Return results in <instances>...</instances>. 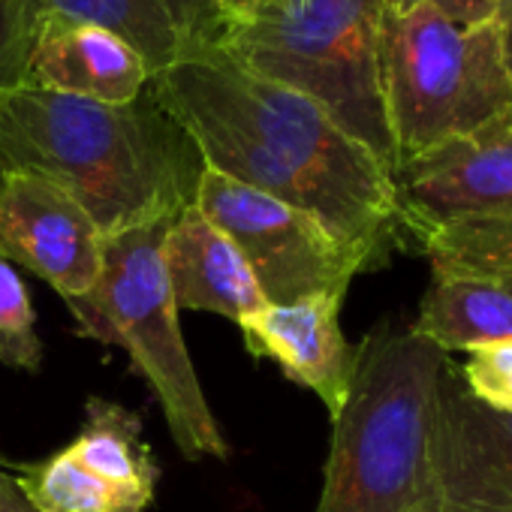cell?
<instances>
[{
  "label": "cell",
  "mask_w": 512,
  "mask_h": 512,
  "mask_svg": "<svg viewBox=\"0 0 512 512\" xmlns=\"http://www.w3.org/2000/svg\"><path fill=\"white\" fill-rule=\"evenodd\" d=\"M148 91L208 169L311 214L362 256L365 272L407 247L392 169L317 100L214 52L154 73Z\"/></svg>",
  "instance_id": "6da1fadb"
},
{
  "label": "cell",
  "mask_w": 512,
  "mask_h": 512,
  "mask_svg": "<svg viewBox=\"0 0 512 512\" xmlns=\"http://www.w3.org/2000/svg\"><path fill=\"white\" fill-rule=\"evenodd\" d=\"M202 169L193 139L151 91L109 106L22 85L0 100V175L49 178L106 238L175 220L193 205Z\"/></svg>",
  "instance_id": "7a4b0ae2"
},
{
  "label": "cell",
  "mask_w": 512,
  "mask_h": 512,
  "mask_svg": "<svg viewBox=\"0 0 512 512\" xmlns=\"http://www.w3.org/2000/svg\"><path fill=\"white\" fill-rule=\"evenodd\" d=\"M446 359L392 320L365 335L347 404L332 419L314 512H440L437 395Z\"/></svg>",
  "instance_id": "3957f363"
},
{
  "label": "cell",
  "mask_w": 512,
  "mask_h": 512,
  "mask_svg": "<svg viewBox=\"0 0 512 512\" xmlns=\"http://www.w3.org/2000/svg\"><path fill=\"white\" fill-rule=\"evenodd\" d=\"M383 0H269L244 25H211L208 52L317 100L389 169L377 43Z\"/></svg>",
  "instance_id": "277c9868"
},
{
  "label": "cell",
  "mask_w": 512,
  "mask_h": 512,
  "mask_svg": "<svg viewBox=\"0 0 512 512\" xmlns=\"http://www.w3.org/2000/svg\"><path fill=\"white\" fill-rule=\"evenodd\" d=\"M377 70L395 166L512 115L494 22L461 25L431 7L383 10Z\"/></svg>",
  "instance_id": "5b68a950"
},
{
  "label": "cell",
  "mask_w": 512,
  "mask_h": 512,
  "mask_svg": "<svg viewBox=\"0 0 512 512\" xmlns=\"http://www.w3.org/2000/svg\"><path fill=\"white\" fill-rule=\"evenodd\" d=\"M172 220L127 229L106 238L97 284L70 299L82 338L127 350L145 377L178 449L196 458H229L226 437L205 401L202 383L184 347L178 305L163 269V238Z\"/></svg>",
  "instance_id": "8992f818"
},
{
  "label": "cell",
  "mask_w": 512,
  "mask_h": 512,
  "mask_svg": "<svg viewBox=\"0 0 512 512\" xmlns=\"http://www.w3.org/2000/svg\"><path fill=\"white\" fill-rule=\"evenodd\" d=\"M398 211L425 260H512V115L401 160Z\"/></svg>",
  "instance_id": "52a82bcc"
},
{
  "label": "cell",
  "mask_w": 512,
  "mask_h": 512,
  "mask_svg": "<svg viewBox=\"0 0 512 512\" xmlns=\"http://www.w3.org/2000/svg\"><path fill=\"white\" fill-rule=\"evenodd\" d=\"M193 205L235 244L266 305L347 293L353 278L365 272L362 256L320 220L208 166Z\"/></svg>",
  "instance_id": "ba28073f"
},
{
  "label": "cell",
  "mask_w": 512,
  "mask_h": 512,
  "mask_svg": "<svg viewBox=\"0 0 512 512\" xmlns=\"http://www.w3.org/2000/svg\"><path fill=\"white\" fill-rule=\"evenodd\" d=\"M106 235L58 184L31 172L0 175V256L43 278L64 302L85 296L103 272Z\"/></svg>",
  "instance_id": "9c48e42d"
},
{
  "label": "cell",
  "mask_w": 512,
  "mask_h": 512,
  "mask_svg": "<svg viewBox=\"0 0 512 512\" xmlns=\"http://www.w3.org/2000/svg\"><path fill=\"white\" fill-rule=\"evenodd\" d=\"M440 512H512V413L479 404L446 359L437 395Z\"/></svg>",
  "instance_id": "30bf717a"
},
{
  "label": "cell",
  "mask_w": 512,
  "mask_h": 512,
  "mask_svg": "<svg viewBox=\"0 0 512 512\" xmlns=\"http://www.w3.org/2000/svg\"><path fill=\"white\" fill-rule=\"evenodd\" d=\"M347 293H323L293 305H263L241 320L244 347L256 359H272L302 389L314 392L335 419L356 377L359 344L341 329Z\"/></svg>",
  "instance_id": "8fae6325"
},
{
  "label": "cell",
  "mask_w": 512,
  "mask_h": 512,
  "mask_svg": "<svg viewBox=\"0 0 512 512\" xmlns=\"http://www.w3.org/2000/svg\"><path fill=\"white\" fill-rule=\"evenodd\" d=\"M148 82L151 67L115 31L55 13L40 16L28 85L124 106L139 100L148 91Z\"/></svg>",
  "instance_id": "7c38bea8"
},
{
  "label": "cell",
  "mask_w": 512,
  "mask_h": 512,
  "mask_svg": "<svg viewBox=\"0 0 512 512\" xmlns=\"http://www.w3.org/2000/svg\"><path fill=\"white\" fill-rule=\"evenodd\" d=\"M431 281L410 323L446 356L512 341V260H428Z\"/></svg>",
  "instance_id": "4fadbf2b"
},
{
  "label": "cell",
  "mask_w": 512,
  "mask_h": 512,
  "mask_svg": "<svg viewBox=\"0 0 512 512\" xmlns=\"http://www.w3.org/2000/svg\"><path fill=\"white\" fill-rule=\"evenodd\" d=\"M163 269L178 311H208L241 323L266 305L235 244L196 205L169 223Z\"/></svg>",
  "instance_id": "5bb4252c"
},
{
  "label": "cell",
  "mask_w": 512,
  "mask_h": 512,
  "mask_svg": "<svg viewBox=\"0 0 512 512\" xmlns=\"http://www.w3.org/2000/svg\"><path fill=\"white\" fill-rule=\"evenodd\" d=\"M43 13L91 22L124 37L151 76L208 52L211 22L196 0H37Z\"/></svg>",
  "instance_id": "9a60e30c"
},
{
  "label": "cell",
  "mask_w": 512,
  "mask_h": 512,
  "mask_svg": "<svg viewBox=\"0 0 512 512\" xmlns=\"http://www.w3.org/2000/svg\"><path fill=\"white\" fill-rule=\"evenodd\" d=\"M64 452L103 482L148 509L157 491V461L142 437V416L109 398H88L85 422Z\"/></svg>",
  "instance_id": "2e32d148"
},
{
  "label": "cell",
  "mask_w": 512,
  "mask_h": 512,
  "mask_svg": "<svg viewBox=\"0 0 512 512\" xmlns=\"http://www.w3.org/2000/svg\"><path fill=\"white\" fill-rule=\"evenodd\" d=\"M16 479L37 512H148L64 449L37 464H22Z\"/></svg>",
  "instance_id": "e0dca14e"
},
{
  "label": "cell",
  "mask_w": 512,
  "mask_h": 512,
  "mask_svg": "<svg viewBox=\"0 0 512 512\" xmlns=\"http://www.w3.org/2000/svg\"><path fill=\"white\" fill-rule=\"evenodd\" d=\"M43 344L37 335V314L19 272L0 256V365L37 371Z\"/></svg>",
  "instance_id": "ac0fdd59"
},
{
  "label": "cell",
  "mask_w": 512,
  "mask_h": 512,
  "mask_svg": "<svg viewBox=\"0 0 512 512\" xmlns=\"http://www.w3.org/2000/svg\"><path fill=\"white\" fill-rule=\"evenodd\" d=\"M40 16L37 0H0V100L28 85Z\"/></svg>",
  "instance_id": "d6986e66"
},
{
  "label": "cell",
  "mask_w": 512,
  "mask_h": 512,
  "mask_svg": "<svg viewBox=\"0 0 512 512\" xmlns=\"http://www.w3.org/2000/svg\"><path fill=\"white\" fill-rule=\"evenodd\" d=\"M464 389L485 407L512 413V341H491L467 350L458 365Z\"/></svg>",
  "instance_id": "ffe728a7"
},
{
  "label": "cell",
  "mask_w": 512,
  "mask_h": 512,
  "mask_svg": "<svg viewBox=\"0 0 512 512\" xmlns=\"http://www.w3.org/2000/svg\"><path fill=\"white\" fill-rule=\"evenodd\" d=\"M413 7H431L440 16L461 25H479V22H491L497 0H383V10H413Z\"/></svg>",
  "instance_id": "44dd1931"
},
{
  "label": "cell",
  "mask_w": 512,
  "mask_h": 512,
  "mask_svg": "<svg viewBox=\"0 0 512 512\" xmlns=\"http://www.w3.org/2000/svg\"><path fill=\"white\" fill-rule=\"evenodd\" d=\"M269 0H196V7L211 25H244L260 13Z\"/></svg>",
  "instance_id": "7402d4cb"
},
{
  "label": "cell",
  "mask_w": 512,
  "mask_h": 512,
  "mask_svg": "<svg viewBox=\"0 0 512 512\" xmlns=\"http://www.w3.org/2000/svg\"><path fill=\"white\" fill-rule=\"evenodd\" d=\"M491 22H494V28H497L503 67H506V73H509V79H512V0H497Z\"/></svg>",
  "instance_id": "603a6c76"
},
{
  "label": "cell",
  "mask_w": 512,
  "mask_h": 512,
  "mask_svg": "<svg viewBox=\"0 0 512 512\" xmlns=\"http://www.w3.org/2000/svg\"><path fill=\"white\" fill-rule=\"evenodd\" d=\"M0 512H37L19 479L7 470H0Z\"/></svg>",
  "instance_id": "cb8c5ba5"
}]
</instances>
